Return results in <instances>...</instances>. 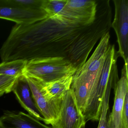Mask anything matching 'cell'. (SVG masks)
Segmentation results:
<instances>
[{
	"label": "cell",
	"mask_w": 128,
	"mask_h": 128,
	"mask_svg": "<svg viewBox=\"0 0 128 128\" xmlns=\"http://www.w3.org/2000/svg\"><path fill=\"white\" fill-rule=\"evenodd\" d=\"M119 56L114 45L110 44L99 79L91 90L82 113L86 122L99 120L108 84L110 81L119 80L117 66Z\"/></svg>",
	"instance_id": "6da1fadb"
},
{
	"label": "cell",
	"mask_w": 128,
	"mask_h": 128,
	"mask_svg": "<svg viewBox=\"0 0 128 128\" xmlns=\"http://www.w3.org/2000/svg\"><path fill=\"white\" fill-rule=\"evenodd\" d=\"M76 70L67 60L61 57L34 59L28 61L24 74L48 84L69 75Z\"/></svg>",
	"instance_id": "7a4b0ae2"
},
{
	"label": "cell",
	"mask_w": 128,
	"mask_h": 128,
	"mask_svg": "<svg viewBox=\"0 0 128 128\" xmlns=\"http://www.w3.org/2000/svg\"><path fill=\"white\" fill-rule=\"evenodd\" d=\"M24 75L32 90L36 104L44 118V122L52 125L59 118L63 97L52 98L44 90L43 83L35 78Z\"/></svg>",
	"instance_id": "3957f363"
},
{
	"label": "cell",
	"mask_w": 128,
	"mask_h": 128,
	"mask_svg": "<svg viewBox=\"0 0 128 128\" xmlns=\"http://www.w3.org/2000/svg\"><path fill=\"white\" fill-rule=\"evenodd\" d=\"M48 17L43 9H32L18 4L16 0H0V18L17 24H28Z\"/></svg>",
	"instance_id": "277c9868"
},
{
	"label": "cell",
	"mask_w": 128,
	"mask_h": 128,
	"mask_svg": "<svg viewBox=\"0 0 128 128\" xmlns=\"http://www.w3.org/2000/svg\"><path fill=\"white\" fill-rule=\"evenodd\" d=\"M110 39L109 31L102 36L91 56L74 74L80 76L92 83L98 81L110 44Z\"/></svg>",
	"instance_id": "5b68a950"
},
{
	"label": "cell",
	"mask_w": 128,
	"mask_h": 128,
	"mask_svg": "<svg viewBox=\"0 0 128 128\" xmlns=\"http://www.w3.org/2000/svg\"><path fill=\"white\" fill-rule=\"evenodd\" d=\"M86 123L74 93L70 89L63 96L60 116L52 124V128H82Z\"/></svg>",
	"instance_id": "8992f818"
},
{
	"label": "cell",
	"mask_w": 128,
	"mask_h": 128,
	"mask_svg": "<svg viewBox=\"0 0 128 128\" xmlns=\"http://www.w3.org/2000/svg\"><path fill=\"white\" fill-rule=\"evenodd\" d=\"M115 13L111 26L115 31L117 38L119 56L123 59L125 65L128 62V1L114 0Z\"/></svg>",
	"instance_id": "52a82bcc"
},
{
	"label": "cell",
	"mask_w": 128,
	"mask_h": 128,
	"mask_svg": "<svg viewBox=\"0 0 128 128\" xmlns=\"http://www.w3.org/2000/svg\"><path fill=\"white\" fill-rule=\"evenodd\" d=\"M98 2L93 0H67L64 18L84 26L91 25L96 18Z\"/></svg>",
	"instance_id": "ba28073f"
},
{
	"label": "cell",
	"mask_w": 128,
	"mask_h": 128,
	"mask_svg": "<svg viewBox=\"0 0 128 128\" xmlns=\"http://www.w3.org/2000/svg\"><path fill=\"white\" fill-rule=\"evenodd\" d=\"M115 90L114 102L112 112L108 119V128H122V114L126 94L128 92V66L124 64L122 74Z\"/></svg>",
	"instance_id": "9c48e42d"
},
{
	"label": "cell",
	"mask_w": 128,
	"mask_h": 128,
	"mask_svg": "<svg viewBox=\"0 0 128 128\" xmlns=\"http://www.w3.org/2000/svg\"><path fill=\"white\" fill-rule=\"evenodd\" d=\"M12 92L15 94L21 105L30 115L38 120L44 121V118L36 104L27 79L24 74L18 78Z\"/></svg>",
	"instance_id": "30bf717a"
},
{
	"label": "cell",
	"mask_w": 128,
	"mask_h": 128,
	"mask_svg": "<svg viewBox=\"0 0 128 128\" xmlns=\"http://www.w3.org/2000/svg\"><path fill=\"white\" fill-rule=\"evenodd\" d=\"M0 128H52L29 114L7 111L0 117Z\"/></svg>",
	"instance_id": "8fae6325"
},
{
	"label": "cell",
	"mask_w": 128,
	"mask_h": 128,
	"mask_svg": "<svg viewBox=\"0 0 128 128\" xmlns=\"http://www.w3.org/2000/svg\"><path fill=\"white\" fill-rule=\"evenodd\" d=\"M72 75H69L48 84H44V88L52 98H62L71 87Z\"/></svg>",
	"instance_id": "7c38bea8"
},
{
	"label": "cell",
	"mask_w": 128,
	"mask_h": 128,
	"mask_svg": "<svg viewBox=\"0 0 128 128\" xmlns=\"http://www.w3.org/2000/svg\"><path fill=\"white\" fill-rule=\"evenodd\" d=\"M27 62L20 60L2 62L0 64V74L19 77L24 74Z\"/></svg>",
	"instance_id": "4fadbf2b"
},
{
	"label": "cell",
	"mask_w": 128,
	"mask_h": 128,
	"mask_svg": "<svg viewBox=\"0 0 128 128\" xmlns=\"http://www.w3.org/2000/svg\"><path fill=\"white\" fill-rule=\"evenodd\" d=\"M118 81H110L108 84L106 90L102 103L101 115L100 118L98 128H108L107 123L109 114V101L112 88L116 87Z\"/></svg>",
	"instance_id": "5bb4252c"
},
{
	"label": "cell",
	"mask_w": 128,
	"mask_h": 128,
	"mask_svg": "<svg viewBox=\"0 0 128 128\" xmlns=\"http://www.w3.org/2000/svg\"><path fill=\"white\" fill-rule=\"evenodd\" d=\"M66 1L67 0H44L42 9L49 17L63 18L62 16Z\"/></svg>",
	"instance_id": "9a60e30c"
},
{
	"label": "cell",
	"mask_w": 128,
	"mask_h": 128,
	"mask_svg": "<svg viewBox=\"0 0 128 128\" xmlns=\"http://www.w3.org/2000/svg\"><path fill=\"white\" fill-rule=\"evenodd\" d=\"M18 77L0 74V92L5 94L12 92Z\"/></svg>",
	"instance_id": "2e32d148"
},
{
	"label": "cell",
	"mask_w": 128,
	"mask_h": 128,
	"mask_svg": "<svg viewBox=\"0 0 128 128\" xmlns=\"http://www.w3.org/2000/svg\"><path fill=\"white\" fill-rule=\"evenodd\" d=\"M122 128H128V92L125 96L122 112Z\"/></svg>",
	"instance_id": "e0dca14e"
},
{
	"label": "cell",
	"mask_w": 128,
	"mask_h": 128,
	"mask_svg": "<svg viewBox=\"0 0 128 128\" xmlns=\"http://www.w3.org/2000/svg\"><path fill=\"white\" fill-rule=\"evenodd\" d=\"M4 94V93L0 92V96H3V95Z\"/></svg>",
	"instance_id": "ac0fdd59"
}]
</instances>
